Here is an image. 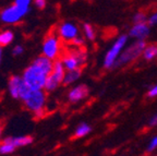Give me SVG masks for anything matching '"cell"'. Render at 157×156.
I'll return each mask as SVG.
<instances>
[{
    "label": "cell",
    "instance_id": "obj_19",
    "mask_svg": "<svg viewBox=\"0 0 157 156\" xmlns=\"http://www.w3.org/2000/svg\"><path fill=\"white\" fill-rule=\"evenodd\" d=\"M83 34H84V37L88 41H95L96 38V31L91 24H83Z\"/></svg>",
    "mask_w": 157,
    "mask_h": 156
},
{
    "label": "cell",
    "instance_id": "obj_27",
    "mask_svg": "<svg viewBox=\"0 0 157 156\" xmlns=\"http://www.w3.org/2000/svg\"><path fill=\"white\" fill-rule=\"evenodd\" d=\"M147 96H148V97H151V98L156 97V96H157V84L155 86H153V88L148 91V93H147Z\"/></svg>",
    "mask_w": 157,
    "mask_h": 156
},
{
    "label": "cell",
    "instance_id": "obj_30",
    "mask_svg": "<svg viewBox=\"0 0 157 156\" xmlns=\"http://www.w3.org/2000/svg\"><path fill=\"white\" fill-rule=\"evenodd\" d=\"M1 58H2V46H0V62H1Z\"/></svg>",
    "mask_w": 157,
    "mask_h": 156
},
{
    "label": "cell",
    "instance_id": "obj_2",
    "mask_svg": "<svg viewBox=\"0 0 157 156\" xmlns=\"http://www.w3.org/2000/svg\"><path fill=\"white\" fill-rule=\"evenodd\" d=\"M24 107L31 111L36 118H42L45 115L47 103V92L45 90H31L22 98Z\"/></svg>",
    "mask_w": 157,
    "mask_h": 156
},
{
    "label": "cell",
    "instance_id": "obj_9",
    "mask_svg": "<svg viewBox=\"0 0 157 156\" xmlns=\"http://www.w3.org/2000/svg\"><path fill=\"white\" fill-rule=\"evenodd\" d=\"M8 90H9L11 97L21 100L31 88L25 84L22 76H10L9 81H8Z\"/></svg>",
    "mask_w": 157,
    "mask_h": 156
},
{
    "label": "cell",
    "instance_id": "obj_1",
    "mask_svg": "<svg viewBox=\"0 0 157 156\" xmlns=\"http://www.w3.org/2000/svg\"><path fill=\"white\" fill-rule=\"evenodd\" d=\"M54 61L43 54L35 58L21 76L25 84L32 90H44L47 76L54 69Z\"/></svg>",
    "mask_w": 157,
    "mask_h": 156
},
{
    "label": "cell",
    "instance_id": "obj_12",
    "mask_svg": "<svg viewBox=\"0 0 157 156\" xmlns=\"http://www.w3.org/2000/svg\"><path fill=\"white\" fill-rule=\"evenodd\" d=\"M129 35L137 39H144L150 35V25L144 23H134L132 29H130Z\"/></svg>",
    "mask_w": 157,
    "mask_h": 156
},
{
    "label": "cell",
    "instance_id": "obj_5",
    "mask_svg": "<svg viewBox=\"0 0 157 156\" xmlns=\"http://www.w3.org/2000/svg\"><path fill=\"white\" fill-rule=\"evenodd\" d=\"M66 68L60 58L56 59L54 61V69L50 73L48 74L46 80V84H45V88L47 93L54 92L60 85H63V78L66 74Z\"/></svg>",
    "mask_w": 157,
    "mask_h": 156
},
{
    "label": "cell",
    "instance_id": "obj_14",
    "mask_svg": "<svg viewBox=\"0 0 157 156\" xmlns=\"http://www.w3.org/2000/svg\"><path fill=\"white\" fill-rule=\"evenodd\" d=\"M82 69H74V70H67L63 78V85H70L81 78Z\"/></svg>",
    "mask_w": 157,
    "mask_h": 156
},
{
    "label": "cell",
    "instance_id": "obj_28",
    "mask_svg": "<svg viewBox=\"0 0 157 156\" xmlns=\"http://www.w3.org/2000/svg\"><path fill=\"white\" fill-rule=\"evenodd\" d=\"M155 126H157V115H155L150 120V127H155Z\"/></svg>",
    "mask_w": 157,
    "mask_h": 156
},
{
    "label": "cell",
    "instance_id": "obj_11",
    "mask_svg": "<svg viewBox=\"0 0 157 156\" xmlns=\"http://www.w3.org/2000/svg\"><path fill=\"white\" fill-rule=\"evenodd\" d=\"M88 92L90 91H88L87 85H85V84H78V85L74 86V88H72L71 90L69 91L67 98H68L69 103L78 104L81 100H83L84 98L87 97Z\"/></svg>",
    "mask_w": 157,
    "mask_h": 156
},
{
    "label": "cell",
    "instance_id": "obj_21",
    "mask_svg": "<svg viewBox=\"0 0 157 156\" xmlns=\"http://www.w3.org/2000/svg\"><path fill=\"white\" fill-rule=\"evenodd\" d=\"M85 37H82L80 35L75 37L73 41L70 43V45H72L73 47H76V48H83L84 47V43H85Z\"/></svg>",
    "mask_w": 157,
    "mask_h": 156
},
{
    "label": "cell",
    "instance_id": "obj_8",
    "mask_svg": "<svg viewBox=\"0 0 157 156\" xmlns=\"http://www.w3.org/2000/svg\"><path fill=\"white\" fill-rule=\"evenodd\" d=\"M128 37L125 35H121L120 37H118L117 41L113 43V47L107 51V54L104 59V68L105 69H113L115 66L116 61L120 56V53L124 45L127 44Z\"/></svg>",
    "mask_w": 157,
    "mask_h": 156
},
{
    "label": "cell",
    "instance_id": "obj_15",
    "mask_svg": "<svg viewBox=\"0 0 157 156\" xmlns=\"http://www.w3.org/2000/svg\"><path fill=\"white\" fill-rule=\"evenodd\" d=\"M142 57L147 61H151L157 57V44L146 45L142 53Z\"/></svg>",
    "mask_w": 157,
    "mask_h": 156
},
{
    "label": "cell",
    "instance_id": "obj_13",
    "mask_svg": "<svg viewBox=\"0 0 157 156\" xmlns=\"http://www.w3.org/2000/svg\"><path fill=\"white\" fill-rule=\"evenodd\" d=\"M17 146L12 141V137H7L0 142V155H8L15 151Z\"/></svg>",
    "mask_w": 157,
    "mask_h": 156
},
{
    "label": "cell",
    "instance_id": "obj_26",
    "mask_svg": "<svg viewBox=\"0 0 157 156\" xmlns=\"http://www.w3.org/2000/svg\"><path fill=\"white\" fill-rule=\"evenodd\" d=\"M46 0H34V5L37 9L39 10H43L45 7H46Z\"/></svg>",
    "mask_w": 157,
    "mask_h": 156
},
{
    "label": "cell",
    "instance_id": "obj_25",
    "mask_svg": "<svg viewBox=\"0 0 157 156\" xmlns=\"http://www.w3.org/2000/svg\"><path fill=\"white\" fill-rule=\"evenodd\" d=\"M147 24L150 26H154V25L157 24V12L153 13L148 19H147Z\"/></svg>",
    "mask_w": 157,
    "mask_h": 156
},
{
    "label": "cell",
    "instance_id": "obj_23",
    "mask_svg": "<svg viewBox=\"0 0 157 156\" xmlns=\"http://www.w3.org/2000/svg\"><path fill=\"white\" fill-rule=\"evenodd\" d=\"M23 53H24V48H23L22 45H17V46L13 47V49H12L13 56H21Z\"/></svg>",
    "mask_w": 157,
    "mask_h": 156
},
{
    "label": "cell",
    "instance_id": "obj_10",
    "mask_svg": "<svg viewBox=\"0 0 157 156\" xmlns=\"http://www.w3.org/2000/svg\"><path fill=\"white\" fill-rule=\"evenodd\" d=\"M57 34L61 38L64 44H70L78 35V26L72 22H63L59 24L56 29Z\"/></svg>",
    "mask_w": 157,
    "mask_h": 156
},
{
    "label": "cell",
    "instance_id": "obj_24",
    "mask_svg": "<svg viewBox=\"0 0 157 156\" xmlns=\"http://www.w3.org/2000/svg\"><path fill=\"white\" fill-rule=\"evenodd\" d=\"M156 149H157V135L151 140L150 145H148V147H147V152H148V153H151V152L155 151Z\"/></svg>",
    "mask_w": 157,
    "mask_h": 156
},
{
    "label": "cell",
    "instance_id": "obj_7",
    "mask_svg": "<svg viewBox=\"0 0 157 156\" xmlns=\"http://www.w3.org/2000/svg\"><path fill=\"white\" fill-rule=\"evenodd\" d=\"M29 9L22 8L13 3V5L5 8L0 12V20L6 24H17L29 13Z\"/></svg>",
    "mask_w": 157,
    "mask_h": 156
},
{
    "label": "cell",
    "instance_id": "obj_20",
    "mask_svg": "<svg viewBox=\"0 0 157 156\" xmlns=\"http://www.w3.org/2000/svg\"><path fill=\"white\" fill-rule=\"evenodd\" d=\"M133 22L134 23H144L147 22V15L145 12H142V11H139L133 17Z\"/></svg>",
    "mask_w": 157,
    "mask_h": 156
},
{
    "label": "cell",
    "instance_id": "obj_18",
    "mask_svg": "<svg viewBox=\"0 0 157 156\" xmlns=\"http://www.w3.org/2000/svg\"><path fill=\"white\" fill-rule=\"evenodd\" d=\"M12 141L17 147H23L32 144L33 138L31 135H21V137H12Z\"/></svg>",
    "mask_w": 157,
    "mask_h": 156
},
{
    "label": "cell",
    "instance_id": "obj_16",
    "mask_svg": "<svg viewBox=\"0 0 157 156\" xmlns=\"http://www.w3.org/2000/svg\"><path fill=\"white\" fill-rule=\"evenodd\" d=\"M14 39V34L11 29H5L0 32V46H8Z\"/></svg>",
    "mask_w": 157,
    "mask_h": 156
},
{
    "label": "cell",
    "instance_id": "obj_22",
    "mask_svg": "<svg viewBox=\"0 0 157 156\" xmlns=\"http://www.w3.org/2000/svg\"><path fill=\"white\" fill-rule=\"evenodd\" d=\"M14 3L22 8L29 9V6H31V3H32V0H14Z\"/></svg>",
    "mask_w": 157,
    "mask_h": 156
},
{
    "label": "cell",
    "instance_id": "obj_6",
    "mask_svg": "<svg viewBox=\"0 0 157 156\" xmlns=\"http://www.w3.org/2000/svg\"><path fill=\"white\" fill-rule=\"evenodd\" d=\"M145 46H146V43H145L144 39H137L130 47H128L123 53H121L119 58L116 61L113 68H120L124 64H131L132 61H134L135 59L139 58L142 55Z\"/></svg>",
    "mask_w": 157,
    "mask_h": 156
},
{
    "label": "cell",
    "instance_id": "obj_29",
    "mask_svg": "<svg viewBox=\"0 0 157 156\" xmlns=\"http://www.w3.org/2000/svg\"><path fill=\"white\" fill-rule=\"evenodd\" d=\"M2 133H3V126L0 123V142L2 141Z\"/></svg>",
    "mask_w": 157,
    "mask_h": 156
},
{
    "label": "cell",
    "instance_id": "obj_3",
    "mask_svg": "<svg viewBox=\"0 0 157 156\" xmlns=\"http://www.w3.org/2000/svg\"><path fill=\"white\" fill-rule=\"evenodd\" d=\"M63 41L57 34L56 29H52L48 34L45 36L44 41H43V46H42V54L44 56L48 57V58L56 60L61 57L62 53H63Z\"/></svg>",
    "mask_w": 157,
    "mask_h": 156
},
{
    "label": "cell",
    "instance_id": "obj_17",
    "mask_svg": "<svg viewBox=\"0 0 157 156\" xmlns=\"http://www.w3.org/2000/svg\"><path fill=\"white\" fill-rule=\"evenodd\" d=\"M91 131H92L91 126L83 122V123H81L80 126L76 127L75 131H74V134H73V138L74 139H81V138L86 137Z\"/></svg>",
    "mask_w": 157,
    "mask_h": 156
},
{
    "label": "cell",
    "instance_id": "obj_4",
    "mask_svg": "<svg viewBox=\"0 0 157 156\" xmlns=\"http://www.w3.org/2000/svg\"><path fill=\"white\" fill-rule=\"evenodd\" d=\"M60 59L64 64L66 70H74V69H82L86 64L87 55L83 48H73L63 49Z\"/></svg>",
    "mask_w": 157,
    "mask_h": 156
}]
</instances>
